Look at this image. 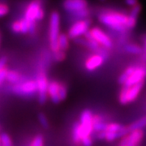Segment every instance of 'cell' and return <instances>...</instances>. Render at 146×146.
I'll list each match as a JSON object with an SVG mask.
<instances>
[{"label":"cell","mask_w":146,"mask_h":146,"mask_svg":"<svg viewBox=\"0 0 146 146\" xmlns=\"http://www.w3.org/2000/svg\"><path fill=\"white\" fill-rule=\"evenodd\" d=\"M98 20L105 25L116 31L123 33L127 29L128 16L114 11H108L101 13L98 16Z\"/></svg>","instance_id":"6da1fadb"},{"label":"cell","mask_w":146,"mask_h":146,"mask_svg":"<svg viewBox=\"0 0 146 146\" xmlns=\"http://www.w3.org/2000/svg\"><path fill=\"white\" fill-rule=\"evenodd\" d=\"M60 34V16L59 13L54 11L50 16L49 21V42L52 53L59 50L58 36Z\"/></svg>","instance_id":"7a4b0ae2"},{"label":"cell","mask_w":146,"mask_h":146,"mask_svg":"<svg viewBox=\"0 0 146 146\" xmlns=\"http://www.w3.org/2000/svg\"><path fill=\"white\" fill-rule=\"evenodd\" d=\"M47 96L54 104H58L66 99L68 96V88L66 84L57 80L49 82L47 89Z\"/></svg>","instance_id":"3957f363"},{"label":"cell","mask_w":146,"mask_h":146,"mask_svg":"<svg viewBox=\"0 0 146 146\" xmlns=\"http://www.w3.org/2000/svg\"><path fill=\"white\" fill-rule=\"evenodd\" d=\"M45 13L42 0H33L26 7L24 18L29 23H36L44 19Z\"/></svg>","instance_id":"277c9868"},{"label":"cell","mask_w":146,"mask_h":146,"mask_svg":"<svg viewBox=\"0 0 146 146\" xmlns=\"http://www.w3.org/2000/svg\"><path fill=\"white\" fill-rule=\"evenodd\" d=\"M143 86L144 82L129 87L123 86L119 95V102L120 104L127 105L131 102H133L139 96Z\"/></svg>","instance_id":"5b68a950"},{"label":"cell","mask_w":146,"mask_h":146,"mask_svg":"<svg viewBox=\"0 0 146 146\" xmlns=\"http://www.w3.org/2000/svg\"><path fill=\"white\" fill-rule=\"evenodd\" d=\"M94 115L90 110H84L80 116V127L81 132V141L91 137V135L94 131V123H93ZM81 143V142H80Z\"/></svg>","instance_id":"8992f818"},{"label":"cell","mask_w":146,"mask_h":146,"mask_svg":"<svg viewBox=\"0 0 146 146\" xmlns=\"http://www.w3.org/2000/svg\"><path fill=\"white\" fill-rule=\"evenodd\" d=\"M12 92L21 97H31L37 93L36 81L29 80L14 84L12 87Z\"/></svg>","instance_id":"52a82bcc"},{"label":"cell","mask_w":146,"mask_h":146,"mask_svg":"<svg viewBox=\"0 0 146 146\" xmlns=\"http://www.w3.org/2000/svg\"><path fill=\"white\" fill-rule=\"evenodd\" d=\"M91 25L90 19H84L76 21L72 26L69 28L68 32V36L69 39L75 40L76 38L84 36L85 33L89 30V27Z\"/></svg>","instance_id":"ba28073f"},{"label":"cell","mask_w":146,"mask_h":146,"mask_svg":"<svg viewBox=\"0 0 146 146\" xmlns=\"http://www.w3.org/2000/svg\"><path fill=\"white\" fill-rule=\"evenodd\" d=\"M37 86V97L38 102L41 105H44L47 100V89H48V80L45 72H40L37 75L36 80Z\"/></svg>","instance_id":"9c48e42d"},{"label":"cell","mask_w":146,"mask_h":146,"mask_svg":"<svg viewBox=\"0 0 146 146\" xmlns=\"http://www.w3.org/2000/svg\"><path fill=\"white\" fill-rule=\"evenodd\" d=\"M144 137V131L136 130L130 131L122 138L119 146H138Z\"/></svg>","instance_id":"30bf717a"},{"label":"cell","mask_w":146,"mask_h":146,"mask_svg":"<svg viewBox=\"0 0 146 146\" xmlns=\"http://www.w3.org/2000/svg\"><path fill=\"white\" fill-rule=\"evenodd\" d=\"M89 33L91 34L92 37L94 38L96 42H98L99 45L104 46L105 48L110 49L112 46V41L110 38V36L102 31L101 29L98 27H94L89 30Z\"/></svg>","instance_id":"8fae6325"},{"label":"cell","mask_w":146,"mask_h":146,"mask_svg":"<svg viewBox=\"0 0 146 146\" xmlns=\"http://www.w3.org/2000/svg\"><path fill=\"white\" fill-rule=\"evenodd\" d=\"M146 76V68L143 67H136L134 71L131 74V76L128 79L126 80V82L123 84L125 87L132 86L141 82H144V80Z\"/></svg>","instance_id":"7c38bea8"},{"label":"cell","mask_w":146,"mask_h":146,"mask_svg":"<svg viewBox=\"0 0 146 146\" xmlns=\"http://www.w3.org/2000/svg\"><path fill=\"white\" fill-rule=\"evenodd\" d=\"M105 62V57L103 54H99V53H96L92 54L91 56H89L85 63V68L86 70H88L89 72H93L95 71L96 69L99 68Z\"/></svg>","instance_id":"4fadbf2b"},{"label":"cell","mask_w":146,"mask_h":146,"mask_svg":"<svg viewBox=\"0 0 146 146\" xmlns=\"http://www.w3.org/2000/svg\"><path fill=\"white\" fill-rule=\"evenodd\" d=\"M63 8L69 13L88 8V3L86 0H64Z\"/></svg>","instance_id":"5bb4252c"},{"label":"cell","mask_w":146,"mask_h":146,"mask_svg":"<svg viewBox=\"0 0 146 146\" xmlns=\"http://www.w3.org/2000/svg\"><path fill=\"white\" fill-rule=\"evenodd\" d=\"M130 131L128 130L127 127H125L119 131V132H109V131H102L98 133V139L99 140H105L106 141H113L119 139V138H123L126 136Z\"/></svg>","instance_id":"9a60e30c"},{"label":"cell","mask_w":146,"mask_h":146,"mask_svg":"<svg viewBox=\"0 0 146 146\" xmlns=\"http://www.w3.org/2000/svg\"><path fill=\"white\" fill-rule=\"evenodd\" d=\"M6 80L11 84H19L24 81V76L21 75V73L16 72V71L8 70L7 74Z\"/></svg>","instance_id":"2e32d148"},{"label":"cell","mask_w":146,"mask_h":146,"mask_svg":"<svg viewBox=\"0 0 146 146\" xmlns=\"http://www.w3.org/2000/svg\"><path fill=\"white\" fill-rule=\"evenodd\" d=\"M146 127V116L141 117V119L136 120L134 122H132L130 125L127 126V128L129 131L136 130H142L144 127Z\"/></svg>","instance_id":"e0dca14e"},{"label":"cell","mask_w":146,"mask_h":146,"mask_svg":"<svg viewBox=\"0 0 146 146\" xmlns=\"http://www.w3.org/2000/svg\"><path fill=\"white\" fill-rule=\"evenodd\" d=\"M72 138L73 142L76 145L80 144L81 142V132H80V127L79 122H76L72 126Z\"/></svg>","instance_id":"ac0fdd59"},{"label":"cell","mask_w":146,"mask_h":146,"mask_svg":"<svg viewBox=\"0 0 146 146\" xmlns=\"http://www.w3.org/2000/svg\"><path fill=\"white\" fill-rule=\"evenodd\" d=\"M58 48L60 50L66 52L69 48V38L68 34L66 33H60L58 36Z\"/></svg>","instance_id":"d6986e66"},{"label":"cell","mask_w":146,"mask_h":146,"mask_svg":"<svg viewBox=\"0 0 146 146\" xmlns=\"http://www.w3.org/2000/svg\"><path fill=\"white\" fill-rule=\"evenodd\" d=\"M135 68H136V67H134V66H130V67L126 68L125 71L120 75L118 79V83L119 84L123 85L124 83L126 82V80L128 79V77L131 76V74L132 72L134 71Z\"/></svg>","instance_id":"ffe728a7"},{"label":"cell","mask_w":146,"mask_h":146,"mask_svg":"<svg viewBox=\"0 0 146 146\" xmlns=\"http://www.w3.org/2000/svg\"><path fill=\"white\" fill-rule=\"evenodd\" d=\"M125 50L132 54H141L143 53V47L136 44H128L125 46Z\"/></svg>","instance_id":"44dd1931"},{"label":"cell","mask_w":146,"mask_h":146,"mask_svg":"<svg viewBox=\"0 0 146 146\" xmlns=\"http://www.w3.org/2000/svg\"><path fill=\"white\" fill-rule=\"evenodd\" d=\"M124 127V126L121 125L119 123H106V128L104 131H109V132H119Z\"/></svg>","instance_id":"7402d4cb"},{"label":"cell","mask_w":146,"mask_h":146,"mask_svg":"<svg viewBox=\"0 0 146 146\" xmlns=\"http://www.w3.org/2000/svg\"><path fill=\"white\" fill-rule=\"evenodd\" d=\"M70 14L80 21V20L87 19V17L90 14V11H89V8H85V9H83V10L78 11H76V12H72V13H70Z\"/></svg>","instance_id":"603a6c76"},{"label":"cell","mask_w":146,"mask_h":146,"mask_svg":"<svg viewBox=\"0 0 146 146\" xmlns=\"http://www.w3.org/2000/svg\"><path fill=\"white\" fill-rule=\"evenodd\" d=\"M0 146H13L11 136L6 132L0 134Z\"/></svg>","instance_id":"cb8c5ba5"},{"label":"cell","mask_w":146,"mask_h":146,"mask_svg":"<svg viewBox=\"0 0 146 146\" xmlns=\"http://www.w3.org/2000/svg\"><path fill=\"white\" fill-rule=\"evenodd\" d=\"M37 119H38V122L40 123V124H41V126H42L43 128L48 129V128L50 127L49 120L47 119L46 115H45L44 113L40 112V113L37 115Z\"/></svg>","instance_id":"d4e9b609"},{"label":"cell","mask_w":146,"mask_h":146,"mask_svg":"<svg viewBox=\"0 0 146 146\" xmlns=\"http://www.w3.org/2000/svg\"><path fill=\"white\" fill-rule=\"evenodd\" d=\"M30 146H44V137L42 134H37L33 137Z\"/></svg>","instance_id":"484cf974"},{"label":"cell","mask_w":146,"mask_h":146,"mask_svg":"<svg viewBox=\"0 0 146 146\" xmlns=\"http://www.w3.org/2000/svg\"><path fill=\"white\" fill-rule=\"evenodd\" d=\"M141 9H142V7H141L140 3H138L136 6L132 7L130 11V15H129V16H131V18H134V19L137 20V17L140 15Z\"/></svg>","instance_id":"4316f807"},{"label":"cell","mask_w":146,"mask_h":146,"mask_svg":"<svg viewBox=\"0 0 146 146\" xmlns=\"http://www.w3.org/2000/svg\"><path fill=\"white\" fill-rule=\"evenodd\" d=\"M20 22H21V33H22V34L29 33V22L24 17L20 20Z\"/></svg>","instance_id":"83f0119b"},{"label":"cell","mask_w":146,"mask_h":146,"mask_svg":"<svg viewBox=\"0 0 146 146\" xmlns=\"http://www.w3.org/2000/svg\"><path fill=\"white\" fill-rule=\"evenodd\" d=\"M53 58H54V60L56 62H63L66 58V53L59 50L56 52L53 53Z\"/></svg>","instance_id":"f1b7e54d"},{"label":"cell","mask_w":146,"mask_h":146,"mask_svg":"<svg viewBox=\"0 0 146 146\" xmlns=\"http://www.w3.org/2000/svg\"><path fill=\"white\" fill-rule=\"evenodd\" d=\"M11 31L13 32V33H16V34L21 33V22H20V20L14 21L11 24Z\"/></svg>","instance_id":"f546056e"},{"label":"cell","mask_w":146,"mask_h":146,"mask_svg":"<svg viewBox=\"0 0 146 146\" xmlns=\"http://www.w3.org/2000/svg\"><path fill=\"white\" fill-rule=\"evenodd\" d=\"M9 12V7L3 3H0V17L7 15Z\"/></svg>","instance_id":"4dcf8cb0"},{"label":"cell","mask_w":146,"mask_h":146,"mask_svg":"<svg viewBox=\"0 0 146 146\" xmlns=\"http://www.w3.org/2000/svg\"><path fill=\"white\" fill-rule=\"evenodd\" d=\"M7 72H8V69L7 68H5L4 69H3V70L0 72V85L6 80Z\"/></svg>","instance_id":"1f68e13d"},{"label":"cell","mask_w":146,"mask_h":146,"mask_svg":"<svg viewBox=\"0 0 146 146\" xmlns=\"http://www.w3.org/2000/svg\"><path fill=\"white\" fill-rule=\"evenodd\" d=\"M80 144L83 146H92L93 145V140L91 137H87V138L83 139Z\"/></svg>","instance_id":"d6a6232c"},{"label":"cell","mask_w":146,"mask_h":146,"mask_svg":"<svg viewBox=\"0 0 146 146\" xmlns=\"http://www.w3.org/2000/svg\"><path fill=\"white\" fill-rule=\"evenodd\" d=\"M7 58L3 56V57L0 58V72L4 69L5 68H7Z\"/></svg>","instance_id":"836d02e7"},{"label":"cell","mask_w":146,"mask_h":146,"mask_svg":"<svg viewBox=\"0 0 146 146\" xmlns=\"http://www.w3.org/2000/svg\"><path fill=\"white\" fill-rule=\"evenodd\" d=\"M125 3L127 5L130 6V7H134L136 4H138V0H125Z\"/></svg>","instance_id":"e575fe53"},{"label":"cell","mask_w":146,"mask_h":146,"mask_svg":"<svg viewBox=\"0 0 146 146\" xmlns=\"http://www.w3.org/2000/svg\"><path fill=\"white\" fill-rule=\"evenodd\" d=\"M141 58L144 62H146V50H143V53L141 54Z\"/></svg>","instance_id":"d590c367"},{"label":"cell","mask_w":146,"mask_h":146,"mask_svg":"<svg viewBox=\"0 0 146 146\" xmlns=\"http://www.w3.org/2000/svg\"><path fill=\"white\" fill-rule=\"evenodd\" d=\"M143 50H146V40L145 41V43H144V47H143Z\"/></svg>","instance_id":"8d00e7d4"},{"label":"cell","mask_w":146,"mask_h":146,"mask_svg":"<svg viewBox=\"0 0 146 146\" xmlns=\"http://www.w3.org/2000/svg\"><path fill=\"white\" fill-rule=\"evenodd\" d=\"M100 1H101V2H105L106 0H100Z\"/></svg>","instance_id":"74e56055"},{"label":"cell","mask_w":146,"mask_h":146,"mask_svg":"<svg viewBox=\"0 0 146 146\" xmlns=\"http://www.w3.org/2000/svg\"><path fill=\"white\" fill-rule=\"evenodd\" d=\"M0 37H1V36H0Z\"/></svg>","instance_id":"f35d334b"}]
</instances>
